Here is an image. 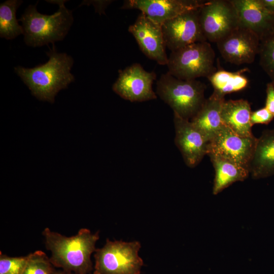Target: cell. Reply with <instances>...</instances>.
Here are the masks:
<instances>
[{
  "mask_svg": "<svg viewBox=\"0 0 274 274\" xmlns=\"http://www.w3.org/2000/svg\"><path fill=\"white\" fill-rule=\"evenodd\" d=\"M46 54L49 59L46 63L32 68L17 66L14 71L33 96L53 104L58 92L75 80L71 72L74 60L65 53L58 52L54 44Z\"/></svg>",
  "mask_w": 274,
  "mask_h": 274,
  "instance_id": "1",
  "label": "cell"
},
{
  "mask_svg": "<svg viewBox=\"0 0 274 274\" xmlns=\"http://www.w3.org/2000/svg\"><path fill=\"white\" fill-rule=\"evenodd\" d=\"M42 234L54 266L75 274H89L93 270L91 255L96 250L98 232L81 228L75 235L67 237L46 228Z\"/></svg>",
  "mask_w": 274,
  "mask_h": 274,
  "instance_id": "2",
  "label": "cell"
},
{
  "mask_svg": "<svg viewBox=\"0 0 274 274\" xmlns=\"http://www.w3.org/2000/svg\"><path fill=\"white\" fill-rule=\"evenodd\" d=\"M59 6L54 14L48 15L37 10L38 2L26 9L19 21L22 23L24 41L29 46L36 47L63 40L74 21L72 11L67 9L66 1H47Z\"/></svg>",
  "mask_w": 274,
  "mask_h": 274,
  "instance_id": "3",
  "label": "cell"
},
{
  "mask_svg": "<svg viewBox=\"0 0 274 274\" xmlns=\"http://www.w3.org/2000/svg\"><path fill=\"white\" fill-rule=\"evenodd\" d=\"M206 85L196 79L182 80L168 72L162 74L156 83V93L174 113L190 120L201 109L206 98Z\"/></svg>",
  "mask_w": 274,
  "mask_h": 274,
  "instance_id": "4",
  "label": "cell"
},
{
  "mask_svg": "<svg viewBox=\"0 0 274 274\" xmlns=\"http://www.w3.org/2000/svg\"><path fill=\"white\" fill-rule=\"evenodd\" d=\"M215 52L208 41L199 42L171 52L167 66L168 72L182 80L208 78L217 68Z\"/></svg>",
  "mask_w": 274,
  "mask_h": 274,
  "instance_id": "5",
  "label": "cell"
},
{
  "mask_svg": "<svg viewBox=\"0 0 274 274\" xmlns=\"http://www.w3.org/2000/svg\"><path fill=\"white\" fill-rule=\"evenodd\" d=\"M141 248L138 241L107 239L105 245L95 251L93 274H141L144 262L139 255Z\"/></svg>",
  "mask_w": 274,
  "mask_h": 274,
  "instance_id": "6",
  "label": "cell"
},
{
  "mask_svg": "<svg viewBox=\"0 0 274 274\" xmlns=\"http://www.w3.org/2000/svg\"><path fill=\"white\" fill-rule=\"evenodd\" d=\"M199 20L207 41L216 43L239 25L231 0L206 1L199 8Z\"/></svg>",
  "mask_w": 274,
  "mask_h": 274,
  "instance_id": "7",
  "label": "cell"
},
{
  "mask_svg": "<svg viewBox=\"0 0 274 274\" xmlns=\"http://www.w3.org/2000/svg\"><path fill=\"white\" fill-rule=\"evenodd\" d=\"M257 138L239 135L224 125L209 141L207 155L231 161L249 169Z\"/></svg>",
  "mask_w": 274,
  "mask_h": 274,
  "instance_id": "8",
  "label": "cell"
},
{
  "mask_svg": "<svg viewBox=\"0 0 274 274\" xmlns=\"http://www.w3.org/2000/svg\"><path fill=\"white\" fill-rule=\"evenodd\" d=\"M156 79L154 72H148L135 63L119 71L112 89L122 98L131 102H142L157 98L152 85Z\"/></svg>",
  "mask_w": 274,
  "mask_h": 274,
  "instance_id": "9",
  "label": "cell"
},
{
  "mask_svg": "<svg viewBox=\"0 0 274 274\" xmlns=\"http://www.w3.org/2000/svg\"><path fill=\"white\" fill-rule=\"evenodd\" d=\"M162 28L166 46L171 52L194 43L207 41L200 25L199 8L166 21Z\"/></svg>",
  "mask_w": 274,
  "mask_h": 274,
  "instance_id": "10",
  "label": "cell"
},
{
  "mask_svg": "<svg viewBox=\"0 0 274 274\" xmlns=\"http://www.w3.org/2000/svg\"><path fill=\"white\" fill-rule=\"evenodd\" d=\"M216 44L226 61L240 65L254 62L258 55L260 41L254 32L239 25Z\"/></svg>",
  "mask_w": 274,
  "mask_h": 274,
  "instance_id": "11",
  "label": "cell"
},
{
  "mask_svg": "<svg viewBox=\"0 0 274 274\" xmlns=\"http://www.w3.org/2000/svg\"><path fill=\"white\" fill-rule=\"evenodd\" d=\"M128 30L147 57L160 65H167L168 57L166 53V46L162 25L153 21L141 13Z\"/></svg>",
  "mask_w": 274,
  "mask_h": 274,
  "instance_id": "12",
  "label": "cell"
},
{
  "mask_svg": "<svg viewBox=\"0 0 274 274\" xmlns=\"http://www.w3.org/2000/svg\"><path fill=\"white\" fill-rule=\"evenodd\" d=\"M206 1L127 0L121 9H138L153 21L162 25L183 13L200 8Z\"/></svg>",
  "mask_w": 274,
  "mask_h": 274,
  "instance_id": "13",
  "label": "cell"
},
{
  "mask_svg": "<svg viewBox=\"0 0 274 274\" xmlns=\"http://www.w3.org/2000/svg\"><path fill=\"white\" fill-rule=\"evenodd\" d=\"M175 142L186 164L194 167L207 155L209 142L190 120L174 113Z\"/></svg>",
  "mask_w": 274,
  "mask_h": 274,
  "instance_id": "14",
  "label": "cell"
},
{
  "mask_svg": "<svg viewBox=\"0 0 274 274\" xmlns=\"http://www.w3.org/2000/svg\"><path fill=\"white\" fill-rule=\"evenodd\" d=\"M239 25L254 32L262 41L274 33V14L268 11L259 0H231Z\"/></svg>",
  "mask_w": 274,
  "mask_h": 274,
  "instance_id": "15",
  "label": "cell"
},
{
  "mask_svg": "<svg viewBox=\"0 0 274 274\" xmlns=\"http://www.w3.org/2000/svg\"><path fill=\"white\" fill-rule=\"evenodd\" d=\"M249 169L254 179L274 175V129L264 130L257 139Z\"/></svg>",
  "mask_w": 274,
  "mask_h": 274,
  "instance_id": "16",
  "label": "cell"
},
{
  "mask_svg": "<svg viewBox=\"0 0 274 274\" xmlns=\"http://www.w3.org/2000/svg\"><path fill=\"white\" fill-rule=\"evenodd\" d=\"M225 100L224 96L213 91L199 112L190 120L209 142L223 125L221 111Z\"/></svg>",
  "mask_w": 274,
  "mask_h": 274,
  "instance_id": "17",
  "label": "cell"
},
{
  "mask_svg": "<svg viewBox=\"0 0 274 274\" xmlns=\"http://www.w3.org/2000/svg\"><path fill=\"white\" fill-rule=\"evenodd\" d=\"M251 113L250 104L247 100H225L221 111L222 122L239 135L253 136L250 122Z\"/></svg>",
  "mask_w": 274,
  "mask_h": 274,
  "instance_id": "18",
  "label": "cell"
},
{
  "mask_svg": "<svg viewBox=\"0 0 274 274\" xmlns=\"http://www.w3.org/2000/svg\"><path fill=\"white\" fill-rule=\"evenodd\" d=\"M215 171L213 193L217 195L232 184L243 181L249 174V169L229 160L209 156Z\"/></svg>",
  "mask_w": 274,
  "mask_h": 274,
  "instance_id": "19",
  "label": "cell"
},
{
  "mask_svg": "<svg viewBox=\"0 0 274 274\" xmlns=\"http://www.w3.org/2000/svg\"><path fill=\"white\" fill-rule=\"evenodd\" d=\"M247 68L236 72H229L219 69L207 78L214 88V91L225 96L226 94L237 92L245 89L249 81L244 73Z\"/></svg>",
  "mask_w": 274,
  "mask_h": 274,
  "instance_id": "20",
  "label": "cell"
},
{
  "mask_svg": "<svg viewBox=\"0 0 274 274\" xmlns=\"http://www.w3.org/2000/svg\"><path fill=\"white\" fill-rule=\"evenodd\" d=\"M23 3L21 0H8L0 5V37L7 40L23 34L22 25L16 16V11Z\"/></svg>",
  "mask_w": 274,
  "mask_h": 274,
  "instance_id": "21",
  "label": "cell"
},
{
  "mask_svg": "<svg viewBox=\"0 0 274 274\" xmlns=\"http://www.w3.org/2000/svg\"><path fill=\"white\" fill-rule=\"evenodd\" d=\"M50 258L42 251L28 255L22 274H52L55 270Z\"/></svg>",
  "mask_w": 274,
  "mask_h": 274,
  "instance_id": "22",
  "label": "cell"
},
{
  "mask_svg": "<svg viewBox=\"0 0 274 274\" xmlns=\"http://www.w3.org/2000/svg\"><path fill=\"white\" fill-rule=\"evenodd\" d=\"M258 55L260 66L274 84V33L260 42Z\"/></svg>",
  "mask_w": 274,
  "mask_h": 274,
  "instance_id": "23",
  "label": "cell"
},
{
  "mask_svg": "<svg viewBox=\"0 0 274 274\" xmlns=\"http://www.w3.org/2000/svg\"><path fill=\"white\" fill-rule=\"evenodd\" d=\"M28 259V255L9 257L0 254V274H22Z\"/></svg>",
  "mask_w": 274,
  "mask_h": 274,
  "instance_id": "24",
  "label": "cell"
},
{
  "mask_svg": "<svg viewBox=\"0 0 274 274\" xmlns=\"http://www.w3.org/2000/svg\"><path fill=\"white\" fill-rule=\"evenodd\" d=\"M274 117L264 107L255 111L252 112L250 122L252 126L256 124H268Z\"/></svg>",
  "mask_w": 274,
  "mask_h": 274,
  "instance_id": "25",
  "label": "cell"
},
{
  "mask_svg": "<svg viewBox=\"0 0 274 274\" xmlns=\"http://www.w3.org/2000/svg\"><path fill=\"white\" fill-rule=\"evenodd\" d=\"M266 94L265 107L274 117V84L271 82L266 85Z\"/></svg>",
  "mask_w": 274,
  "mask_h": 274,
  "instance_id": "26",
  "label": "cell"
},
{
  "mask_svg": "<svg viewBox=\"0 0 274 274\" xmlns=\"http://www.w3.org/2000/svg\"><path fill=\"white\" fill-rule=\"evenodd\" d=\"M112 1H96L89 2L92 3L96 12L99 14L105 13V9L108 6Z\"/></svg>",
  "mask_w": 274,
  "mask_h": 274,
  "instance_id": "27",
  "label": "cell"
},
{
  "mask_svg": "<svg viewBox=\"0 0 274 274\" xmlns=\"http://www.w3.org/2000/svg\"><path fill=\"white\" fill-rule=\"evenodd\" d=\"M259 1L268 11L274 14V0H259Z\"/></svg>",
  "mask_w": 274,
  "mask_h": 274,
  "instance_id": "28",
  "label": "cell"
},
{
  "mask_svg": "<svg viewBox=\"0 0 274 274\" xmlns=\"http://www.w3.org/2000/svg\"><path fill=\"white\" fill-rule=\"evenodd\" d=\"M52 274H75L73 272L64 271L63 270H54Z\"/></svg>",
  "mask_w": 274,
  "mask_h": 274,
  "instance_id": "29",
  "label": "cell"
}]
</instances>
